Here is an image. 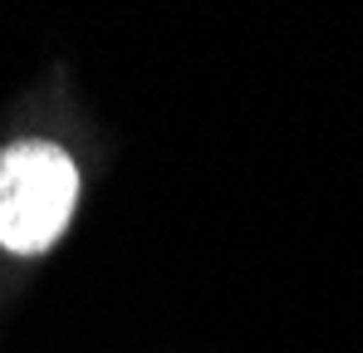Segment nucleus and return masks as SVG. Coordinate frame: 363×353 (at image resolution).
Masks as SVG:
<instances>
[{
  "mask_svg": "<svg viewBox=\"0 0 363 353\" xmlns=\"http://www.w3.org/2000/svg\"><path fill=\"white\" fill-rule=\"evenodd\" d=\"M79 172L55 142H10L0 152V245L15 255L50 250L74 216Z\"/></svg>",
  "mask_w": 363,
  "mask_h": 353,
  "instance_id": "nucleus-1",
  "label": "nucleus"
}]
</instances>
